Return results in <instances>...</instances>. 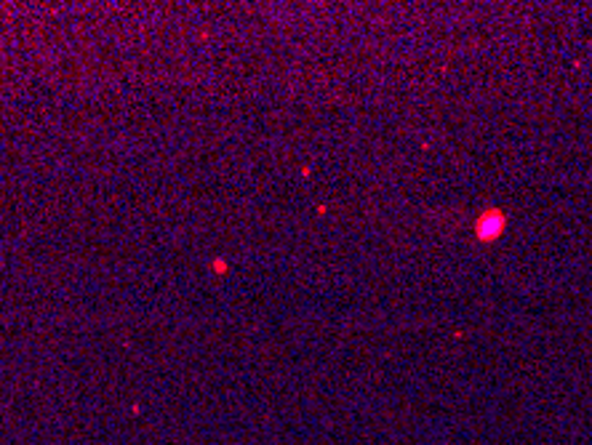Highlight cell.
<instances>
[{
  "label": "cell",
  "mask_w": 592,
  "mask_h": 445,
  "mask_svg": "<svg viewBox=\"0 0 592 445\" xmlns=\"http://www.w3.org/2000/svg\"><path fill=\"white\" fill-rule=\"evenodd\" d=\"M501 230H504V216H501L499 211H489L478 219L480 240H494V237H499L501 235Z\"/></svg>",
  "instance_id": "1"
}]
</instances>
